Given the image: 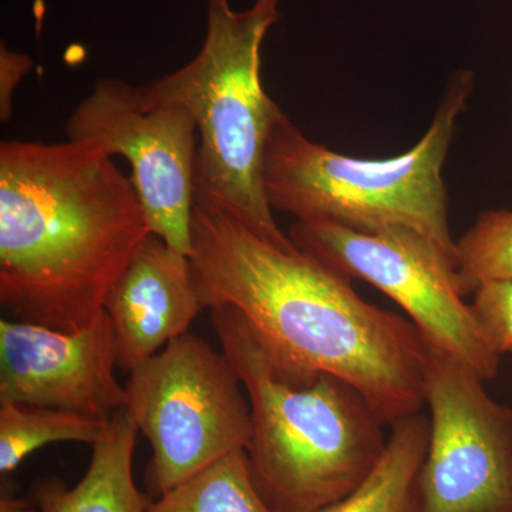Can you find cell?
Masks as SVG:
<instances>
[{"mask_svg":"<svg viewBox=\"0 0 512 512\" xmlns=\"http://www.w3.org/2000/svg\"><path fill=\"white\" fill-rule=\"evenodd\" d=\"M192 275L205 309L229 305L288 365L355 386L384 424L426 403L427 345L413 322L360 298L352 281L282 249L225 212L194 204Z\"/></svg>","mask_w":512,"mask_h":512,"instance_id":"6da1fadb","label":"cell"},{"mask_svg":"<svg viewBox=\"0 0 512 512\" xmlns=\"http://www.w3.org/2000/svg\"><path fill=\"white\" fill-rule=\"evenodd\" d=\"M150 234L130 178L99 148L0 144V303L15 318L89 328Z\"/></svg>","mask_w":512,"mask_h":512,"instance_id":"7a4b0ae2","label":"cell"},{"mask_svg":"<svg viewBox=\"0 0 512 512\" xmlns=\"http://www.w3.org/2000/svg\"><path fill=\"white\" fill-rule=\"evenodd\" d=\"M211 323L251 406L249 468L274 512H318L370 476L386 424L355 386L272 355L234 306L211 309Z\"/></svg>","mask_w":512,"mask_h":512,"instance_id":"3957f363","label":"cell"},{"mask_svg":"<svg viewBox=\"0 0 512 512\" xmlns=\"http://www.w3.org/2000/svg\"><path fill=\"white\" fill-rule=\"evenodd\" d=\"M279 0L234 10L208 0L200 53L143 86L148 101L185 107L198 130L195 204L214 208L282 249L296 248L276 224L265 192V154L284 111L261 82V47L279 19Z\"/></svg>","mask_w":512,"mask_h":512,"instance_id":"277c9868","label":"cell"},{"mask_svg":"<svg viewBox=\"0 0 512 512\" xmlns=\"http://www.w3.org/2000/svg\"><path fill=\"white\" fill-rule=\"evenodd\" d=\"M474 82L470 70L454 73L419 143L383 160L335 153L309 140L282 113L265 154V192L272 210L288 212L296 221L332 222L353 231L390 225L414 229L457 264L443 167Z\"/></svg>","mask_w":512,"mask_h":512,"instance_id":"5b68a950","label":"cell"},{"mask_svg":"<svg viewBox=\"0 0 512 512\" xmlns=\"http://www.w3.org/2000/svg\"><path fill=\"white\" fill-rule=\"evenodd\" d=\"M127 412L153 450L150 485L161 495L221 458L247 450L249 400L224 353L185 333L140 363L126 383Z\"/></svg>","mask_w":512,"mask_h":512,"instance_id":"8992f818","label":"cell"},{"mask_svg":"<svg viewBox=\"0 0 512 512\" xmlns=\"http://www.w3.org/2000/svg\"><path fill=\"white\" fill-rule=\"evenodd\" d=\"M289 238L336 274L365 281L389 296L427 343L470 367L484 382L497 377L501 356L461 296L457 264L431 239L399 225L362 232L322 221H296Z\"/></svg>","mask_w":512,"mask_h":512,"instance_id":"52a82bcc","label":"cell"},{"mask_svg":"<svg viewBox=\"0 0 512 512\" xmlns=\"http://www.w3.org/2000/svg\"><path fill=\"white\" fill-rule=\"evenodd\" d=\"M66 133L126 158L151 234L191 256L198 130L190 111L148 101L143 87L101 79L74 109Z\"/></svg>","mask_w":512,"mask_h":512,"instance_id":"ba28073f","label":"cell"},{"mask_svg":"<svg viewBox=\"0 0 512 512\" xmlns=\"http://www.w3.org/2000/svg\"><path fill=\"white\" fill-rule=\"evenodd\" d=\"M430 441L420 512H512V409L466 365L427 343Z\"/></svg>","mask_w":512,"mask_h":512,"instance_id":"9c48e42d","label":"cell"},{"mask_svg":"<svg viewBox=\"0 0 512 512\" xmlns=\"http://www.w3.org/2000/svg\"><path fill=\"white\" fill-rule=\"evenodd\" d=\"M116 339L104 311L89 328L60 332L0 320V400L109 421L127 406Z\"/></svg>","mask_w":512,"mask_h":512,"instance_id":"30bf717a","label":"cell"},{"mask_svg":"<svg viewBox=\"0 0 512 512\" xmlns=\"http://www.w3.org/2000/svg\"><path fill=\"white\" fill-rule=\"evenodd\" d=\"M204 309L190 256L148 235L104 305L121 369L130 373L188 333Z\"/></svg>","mask_w":512,"mask_h":512,"instance_id":"8fae6325","label":"cell"},{"mask_svg":"<svg viewBox=\"0 0 512 512\" xmlns=\"http://www.w3.org/2000/svg\"><path fill=\"white\" fill-rule=\"evenodd\" d=\"M138 429L126 407L111 417L93 446L86 474L73 488L57 477L39 478L29 498L37 512H148L151 501L134 480Z\"/></svg>","mask_w":512,"mask_h":512,"instance_id":"7c38bea8","label":"cell"},{"mask_svg":"<svg viewBox=\"0 0 512 512\" xmlns=\"http://www.w3.org/2000/svg\"><path fill=\"white\" fill-rule=\"evenodd\" d=\"M430 419L417 413L392 424L382 458L353 493L318 512H420V473Z\"/></svg>","mask_w":512,"mask_h":512,"instance_id":"4fadbf2b","label":"cell"},{"mask_svg":"<svg viewBox=\"0 0 512 512\" xmlns=\"http://www.w3.org/2000/svg\"><path fill=\"white\" fill-rule=\"evenodd\" d=\"M109 421L0 400V473L8 477L26 457L47 444L74 441L93 447L106 433Z\"/></svg>","mask_w":512,"mask_h":512,"instance_id":"5bb4252c","label":"cell"},{"mask_svg":"<svg viewBox=\"0 0 512 512\" xmlns=\"http://www.w3.org/2000/svg\"><path fill=\"white\" fill-rule=\"evenodd\" d=\"M148 512H274L256 490L245 450L235 451L151 501Z\"/></svg>","mask_w":512,"mask_h":512,"instance_id":"9a60e30c","label":"cell"},{"mask_svg":"<svg viewBox=\"0 0 512 512\" xmlns=\"http://www.w3.org/2000/svg\"><path fill=\"white\" fill-rule=\"evenodd\" d=\"M456 247L457 282L463 298L490 282L512 281V211L483 212L457 239Z\"/></svg>","mask_w":512,"mask_h":512,"instance_id":"2e32d148","label":"cell"},{"mask_svg":"<svg viewBox=\"0 0 512 512\" xmlns=\"http://www.w3.org/2000/svg\"><path fill=\"white\" fill-rule=\"evenodd\" d=\"M471 308L495 353L512 355V281L481 286Z\"/></svg>","mask_w":512,"mask_h":512,"instance_id":"e0dca14e","label":"cell"},{"mask_svg":"<svg viewBox=\"0 0 512 512\" xmlns=\"http://www.w3.org/2000/svg\"><path fill=\"white\" fill-rule=\"evenodd\" d=\"M32 69V60L26 55L0 47V119L3 123L12 116V96L20 80Z\"/></svg>","mask_w":512,"mask_h":512,"instance_id":"ac0fdd59","label":"cell"},{"mask_svg":"<svg viewBox=\"0 0 512 512\" xmlns=\"http://www.w3.org/2000/svg\"><path fill=\"white\" fill-rule=\"evenodd\" d=\"M0 512H37V510L30 498L18 497V495L10 491L8 483H6V490L2 487Z\"/></svg>","mask_w":512,"mask_h":512,"instance_id":"d6986e66","label":"cell"}]
</instances>
